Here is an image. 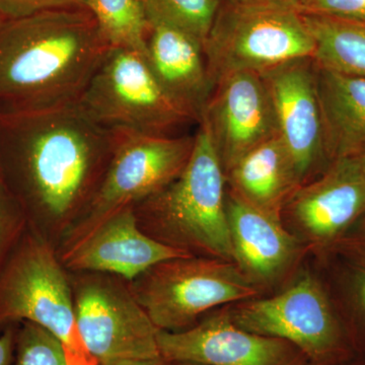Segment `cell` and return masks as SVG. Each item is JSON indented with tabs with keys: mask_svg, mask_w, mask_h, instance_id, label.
Wrapping results in <instances>:
<instances>
[{
	"mask_svg": "<svg viewBox=\"0 0 365 365\" xmlns=\"http://www.w3.org/2000/svg\"><path fill=\"white\" fill-rule=\"evenodd\" d=\"M61 261L74 272L111 274L130 282L160 262L191 256L153 239L139 227L134 206L72 232Z\"/></svg>",
	"mask_w": 365,
	"mask_h": 365,
	"instance_id": "cell-15",
	"label": "cell"
},
{
	"mask_svg": "<svg viewBox=\"0 0 365 365\" xmlns=\"http://www.w3.org/2000/svg\"><path fill=\"white\" fill-rule=\"evenodd\" d=\"M158 330L182 332L220 307L260 297L234 262L187 256L160 262L128 282Z\"/></svg>",
	"mask_w": 365,
	"mask_h": 365,
	"instance_id": "cell-6",
	"label": "cell"
},
{
	"mask_svg": "<svg viewBox=\"0 0 365 365\" xmlns=\"http://www.w3.org/2000/svg\"><path fill=\"white\" fill-rule=\"evenodd\" d=\"M19 325L7 327L0 335V365H14Z\"/></svg>",
	"mask_w": 365,
	"mask_h": 365,
	"instance_id": "cell-29",
	"label": "cell"
},
{
	"mask_svg": "<svg viewBox=\"0 0 365 365\" xmlns=\"http://www.w3.org/2000/svg\"><path fill=\"white\" fill-rule=\"evenodd\" d=\"M6 20L7 19L6 18V16H4V14L1 13V11H0V26L4 25V21Z\"/></svg>",
	"mask_w": 365,
	"mask_h": 365,
	"instance_id": "cell-34",
	"label": "cell"
},
{
	"mask_svg": "<svg viewBox=\"0 0 365 365\" xmlns=\"http://www.w3.org/2000/svg\"><path fill=\"white\" fill-rule=\"evenodd\" d=\"M261 76L272 98L279 135L302 186L332 163L327 148L316 61L313 57L292 60Z\"/></svg>",
	"mask_w": 365,
	"mask_h": 365,
	"instance_id": "cell-12",
	"label": "cell"
},
{
	"mask_svg": "<svg viewBox=\"0 0 365 365\" xmlns=\"http://www.w3.org/2000/svg\"><path fill=\"white\" fill-rule=\"evenodd\" d=\"M230 4H280L299 9V0H225Z\"/></svg>",
	"mask_w": 365,
	"mask_h": 365,
	"instance_id": "cell-30",
	"label": "cell"
},
{
	"mask_svg": "<svg viewBox=\"0 0 365 365\" xmlns=\"http://www.w3.org/2000/svg\"><path fill=\"white\" fill-rule=\"evenodd\" d=\"M14 365H68L61 342L37 324L23 322L16 334Z\"/></svg>",
	"mask_w": 365,
	"mask_h": 365,
	"instance_id": "cell-23",
	"label": "cell"
},
{
	"mask_svg": "<svg viewBox=\"0 0 365 365\" xmlns=\"http://www.w3.org/2000/svg\"><path fill=\"white\" fill-rule=\"evenodd\" d=\"M100 365H110V364H100Z\"/></svg>",
	"mask_w": 365,
	"mask_h": 365,
	"instance_id": "cell-36",
	"label": "cell"
},
{
	"mask_svg": "<svg viewBox=\"0 0 365 365\" xmlns=\"http://www.w3.org/2000/svg\"><path fill=\"white\" fill-rule=\"evenodd\" d=\"M85 7L110 48H123L146 54L150 26L143 0H86Z\"/></svg>",
	"mask_w": 365,
	"mask_h": 365,
	"instance_id": "cell-21",
	"label": "cell"
},
{
	"mask_svg": "<svg viewBox=\"0 0 365 365\" xmlns=\"http://www.w3.org/2000/svg\"><path fill=\"white\" fill-rule=\"evenodd\" d=\"M28 227L23 209L0 182V272Z\"/></svg>",
	"mask_w": 365,
	"mask_h": 365,
	"instance_id": "cell-24",
	"label": "cell"
},
{
	"mask_svg": "<svg viewBox=\"0 0 365 365\" xmlns=\"http://www.w3.org/2000/svg\"><path fill=\"white\" fill-rule=\"evenodd\" d=\"M360 163H361L362 170H364L365 174V151L361 155H359Z\"/></svg>",
	"mask_w": 365,
	"mask_h": 365,
	"instance_id": "cell-33",
	"label": "cell"
},
{
	"mask_svg": "<svg viewBox=\"0 0 365 365\" xmlns=\"http://www.w3.org/2000/svg\"><path fill=\"white\" fill-rule=\"evenodd\" d=\"M160 356L173 362L203 365H307L297 346L249 332L232 321L227 306L204 316L182 332L158 330Z\"/></svg>",
	"mask_w": 365,
	"mask_h": 365,
	"instance_id": "cell-13",
	"label": "cell"
},
{
	"mask_svg": "<svg viewBox=\"0 0 365 365\" xmlns=\"http://www.w3.org/2000/svg\"><path fill=\"white\" fill-rule=\"evenodd\" d=\"M110 365H177L176 362L170 361L160 356L158 359L141 360H120Z\"/></svg>",
	"mask_w": 365,
	"mask_h": 365,
	"instance_id": "cell-31",
	"label": "cell"
},
{
	"mask_svg": "<svg viewBox=\"0 0 365 365\" xmlns=\"http://www.w3.org/2000/svg\"><path fill=\"white\" fill-rule=\"evenodd\" d=\"M223 172L279 134L272 98L261 74L241 71L216 83L202 122Z\"/></svg>",
	"mask_w": 365,
	"mask_h": 365,
	"instance_id": "cell-14",
	"label": "cell"
},
{
	"mask_svg": "<svg viewBox=\"0 0 365 365\" xmlns=\"http://www.w3.org/2000/svg\"><path fill=\"white\" fill-rule=\"evenodd\" d=\"M237 326L297 346L313 365H340L354 359L347 326L322 283L304 274L280 294L227 306Z\"/></svg>",
	"mask_w": 365,
	"mask_h": 365,
	"instance_id": "cell-7",
	"label": "cell"
},
{
	"mask_svg": "<svg viewBox=\"0 0 365 365\" xmlns=\"http://www.w3.org/2000/svg\"><path fill=\"white\" fill-rule=\"evenodd\" d=\"M114 150L100 186L73 232L135 206L176 180L188 165L195 135L158 136L114 129Z\"/></svg>",
	"mask_w": 365,
	"mask_h": 365,
	"instance_id": "cell-10",
	"label": "cell"
},
{
	"mask_svg": "<svg viewBox=\"0 0 365 365\" xmlns=\"http://www.w3.org/2000/svg\"><path fill=\"white\" fill-rule=\"evenodd\" d=\"M203 51L215 86L235 72L262 74L292 60L314 57V41L295 7L223 0Z\"/></svg>",
	"mask_w": 365,
	"mask_h": 365,
	"instance_id": "cell-5",
	"label": "cell"
},
{
	"mask_svg": "<svg viewBox=\"0 0 365 365\" xmlns=\"http://www.w3.org/2000/svg\"><path fill=\"white\" fill-rule=\"evenodd\" d=\"M71 279L79 334L100 364L158 359V329L132 294L128 282L98 272Z\"/></svg>",
	"mask_w": 365,
	"mask_h": 365,
	"instance_id": "cell-9",
	"label": "cell"
},
{
	"mask_svg": "<svg viewBox=\"0 0 365 365\" xmlns=\"http://www.w3.org/2000/svg\"><path fill=\"white\" fill-rule=\"evenodd\" d=\"M340 365H365V359H360L355 360V357H354V359L349 360V361L344 362V364H342Z\"/></svg>",
	"mask_w": 365,
	"mask_h": 365,
	"instance_id": "cell-32",
	"label": "cell"
},
{
	"mask_svg": "<svg viewBox=\"0 0 365 365\" xmlns=\"http://www.w3.org/2000/svg\"><path fill=\"white\" fill-rule=\"evenodd\" d=\"M225 177L227 189L235 196L281 220L290 197L302 186L279 134L250 151Z\"/></svg>",
	"mask_w": 365,
	"mask_h": 365,
	"instance_id": "cell-18",
	"label": "cell"
},
{
	"mask_svg": "<svg viewBox=\"0 0 365 365\" xmlns=\"http://www.w3.org/2000/svg\"><path fill=\"white\" fill-rule=\"evenodd\" d=\"M299 11L365 24V0H299Z\"/></svg>",
	"mask_w": 365,
	"mask_h": 365,
	"instance_id": "cell-25",
	"label": "cell"
},
{
	"mask_svg": "<svg viewBox=\"0 0 365 365\" xmlns=\"http://www.w3.org/2000/svg\"><path fill=\"white\" fill-rule=\"evenodd\" d=\"M86 0H0V11L6 19H19L51 9L85 7Z\"/></svg>",
	"mask_w": 365,
	"mask_h": 365,
	"instance_id": "cell-26",
	"label": "cell"
},
{
	"mask_svg": "<svg viewBox=\"0 0 365 365\" xmlns=\"http://www.w3.org/2000/svg\"><path fill=\"white\" fill-rule=\"evenodd\" d=\"M145 57L163 90L200 124L215 88L203 45L169 26H151Z\"/></svg>",
	"mask_w": 365,
	"mask_h": 365,
	"instance_id": "cell-17",
	"label": "cell"
},
{
	"mask_svg": "<svg viewBox=\"0 0 365 365\" xmlns=\"http://www.w3.org/2000/svg\"><path fill=\"white\" fill-rule=\"evenodd\" d=\"M225 207L234 263L262 290L294 267L306 246L282 220L242 201L227 188Z\"/></svg>",
	"mask_w": 365,
	"mask_h": 365,
	"instance_id": "cell-16",
	"label": "cell"
},
{
	"mask_svg": "<svg viewBox=\"0 0 365 365\" xmlns=\"http://www.w3.org/2000/svg\"><path fill=\"white\" fill-rule=\"evenodd\" d=\"M352 292L359 311V324L348 329L355 354L360 353L365 359V266L355 264L351 278Z\"/></svg>",
	"mask_w": 365,
	"mask_h": 365,
	"instance_id": "cell-27",
	"label": "cell"
},
{
	"mask_svg": "<svg viewBox=\"0 0 365 365\" xmlns=\"http://www.w3.org/2000/svg\"><path fill=\"white\" fill-rule=\"evenodd\" d=\"M319 102L331 162L365 151V78L317 64Z\"/></svg>",
	"mask_w": 365,
	"mask_h": 365,
	"instance_id": "cell-19",
	"label": "cell"
},
{
	"mask_svg": "<svg viewBox=\"0 0 365 365\" xmlns=\"http://www.w3.org/2000/svg\"><path fill=\"white\" fill-rule=\"evenodd\" d=\"M116 132L78 103L0 113V182L33 228L85 213L111 160Z\"/></svg>",
	"mask_w": 365,
	"mask_h": 365,
	"instance_id": "cell-1",
	"label": "cell"
},
{
	"mask_svg": "<svg viewBox=\"0 0 365 365\" xmlns=\"http://www.w3.org/2000/svg\"><path fill=\"white\" fill-rule=\"evenodd\" d=\"M177 365H203V364H194V362H177Z\"/></svg>",
	"mask_w": 365,
	"mask_h": 365,
	"instance_id": "cell-35",
	"label": "cell"
},
{
	"mask_svg": "<svg viewBox=\"0 0 365 365\" xmlns=\"http://www.w3.org/2000/svg\"><path fill=\"white\" fill-rule=\"evenodd\" d=\"M307 365H313V364H307Z\"/></svg>",
	"mask_w": 365,
	"mask_h": 365,
	"instance_id": "cell-37",
	"label": "cell"
},
{
	"mask_svg": "<svg viewBox=\"0 0 365 365\" xmlns=\"http://www.w3.org/2000/svg\"><path fill=\"white\" fill-rule=\"evenodd\" d=\"M336 248L351 257L355 264L365 266V215L350 228Z\"/></svg>",
	"mask_w": 365,
	"mask_h": 365,
	"instance_id": "cell-28",
	"label": "cell"
},
{
	"mask_svg": "<svg viewBox=\"0 0 365 365\" xmlns=\"http://www.w3.org/2000/svg\"><path fill=\"white\" fill-rule=\"evenodd\" d=\"M223 0H143L148 25L165 26L204 45Z\"/></svg>",
	"mask_w": 365,
	"mask_h": 365,
	"instance_id": "cell-22",
	"label": "cell"
},
{
	"mask_svg": "<svg viewBox=\"0 0 365 365\" xmlns=\"http://www.w3.org/2000/svg\"><path fill=\"white\" fill-rule=\"evenodd\" d=\"M78 104L101 126L148 135H172L194 122L163 90L145 54L123 48L109 50Z\"/></svg>",
	"mask_w": 365,
	"mask_h": 365,
	"instance_id": "cell-8",
	"label": "cell"
},
{
	"mask_svg": "<svg viewBox=\"0 0 365 365\" xmlns=\"http://www.w3.org/2000/svg\"><path fill=\"white\" fill-rule=\"evenodd\" d=\"M110 49L86 7L7 19L0 26V113L78 103Z\"/></svg>",
	"mask_w": 365,
	"mask_h": 365,
	"instance_id": "cell-2",
	"label": "cell"
},
{
	"mask_svg": "<svg viewBox=\"0 0 365 365\" xmlns=\"http://www.w3.org/2000/svg\"><path fill=\"white\" fill-rule=\"evenodd\" d=\"M365 215V174L359 157L334 160L323 173L300 186L282 211L307 249L336 248Z\"/></svg>",
	"mask_w": 365,
	"mask_h": 365,
	"instance_id": "cell-11",
	"label": "cell"
},
{
	"mask_svg": "<svg viewBox=\"0 0 365 365\" xmlns=\"http://www.w3.org/2000/svg\"><path fill=\"white\" fill-rule=\"evenodd\" d=\"M23 322L52 333L68 365H100L79 334L66 267L42 232L30 225L0 272V332Z\"/></svg>",
	"mask_w": 365,
	"mask_h": 365,
	"instance_id": "cell-4",
	"label": "cell"
},
{
	"mask_svg": "<svg viewBox=\"0 0 365 365\" xmlns=\"http://www.w3.org/2000/svg\"><path fill=\"white\" fill-rule=\"evenodd\" d=\"M314 41V61L319 67L365 78V24L332 16L304 14Z\"/></svg>",
	"mask_w": 365,
	"mask_h": 365,
	"instance_id": "cell-20",
	"label": "cell"
},
{
	"mask_svg": "<svg viewBox=\"0 0 365 365\" xmlns=\"http://www.w3.org/2000/svg\"><path fill=\"white\" fill-rule=\"evenodd\" d=\"M227 177L207 130L200 125L182 174L134 206L143 232L191 256L234 262L225 196Z\"/></svg>",
	"mask_w": 365,
	"mask_h": 365,
	"instance_id": "cell-3",
	"label": "cell"
}]
</instances>
